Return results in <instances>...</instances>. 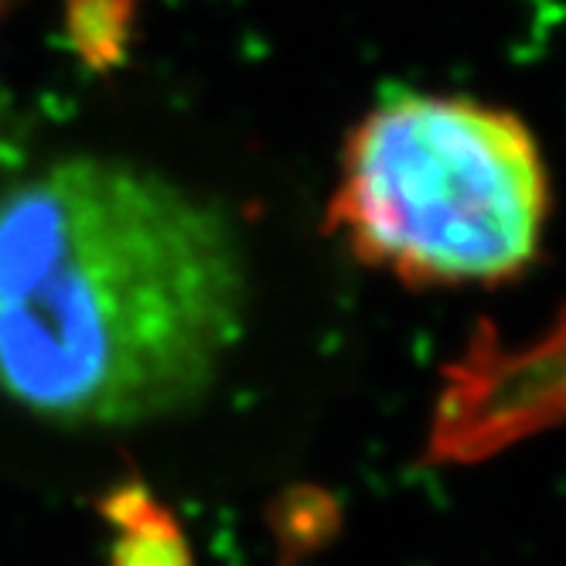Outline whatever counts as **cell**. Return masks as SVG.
<instances>
[{
    "label": "cell",
    "instance_id": "1",
    "mask_svg": "<svg viewBox=\"0 0 566 566\" xmlns=\"http://www.w3.org/2000/svg\"><path fill=\"white\" fill-rule=\"evenodd\" d=\"M229 216L130 160L78 154L0 188V396L59 427L191 410L242 338Z\"/></svg>",
    "mask_w": 566,
    "mask_h": 566
},
{
    "label": "cell",
    "instance_id": "2",
    "mask_svg": "<svg viewBox=\"0 0 566 566\" xmlns=\"http://www.w3.org/2000/svg\"><path fill=\"white\" fill-rule=\"evenodd\" d=\"M549 178L530 127L468 96H396L352 130L328 222L410 287H492L543 247Z\"/></svg>",
    "mask_w": 566,
    "mask_h": 566
},
{
    "label": "cell",
    "instance_id": "3",
    "mask_svg": "<svg viewBox=\"0 0 566 566\" xmlns=\"http://www.w3.org/2000/svg\"><path fill=\"white\" fill-rule=\"evenodd\" d=\"M0 8H4V0H0Z\"/></svg>",
    "mask_w": 566,
    "mask_h": 566
}]
</instances>
